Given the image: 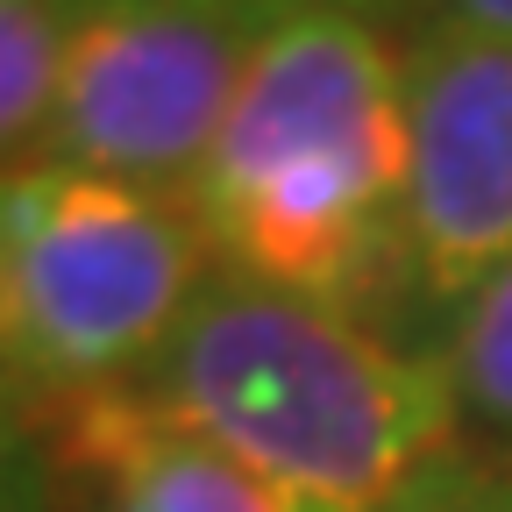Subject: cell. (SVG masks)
Returning <instances> with one entry per match:
<instances>
[{
    "label": "cell",
    "mask_w": 512,
    "mask_h": 512,
    "mask_svg": "<svg viewBox=\"0 0 512 512\" xmlns=\"http://www.w3.org/2000/svg\"><path fill=\"white\" fill-rule=\"evenodd\" d=\"M0 249L15 299V377L43 406L136 384L221 271L185 192L72 164L0 171Z\"/></svg>",
    "instance_id": "obj_3"
},
{
    "label": "cell",
    "mask_w": 512,
    "mask_h": 512,
    "mask_svg": "<svg viewBox=\"0 0 512 512\" xmlns=\"http://www.w3.org/2000/svg\"><path fill=\"white\" fill-rule=\"evenodd\" d=\"M221 8H235L249 22H285V15H370V22H384V15L413 8V0H221Z\"/></svg>",
    "instance_id": "obj_12"
},
{
    "label": "cell",
    "mask_w": 512,
    "mask_h": 512,
    "mask_svg": "<svg viewBox=\"0 0 512 512\" xmlns=\"http://www.w3.org/2000/svg\"><path fill=\"white\" fill-rule=\"evenodd\" d=\"M72 15L79 0H0V171H15L29 150L43 157Z\"/></svg>",
    "instance_id": "obj_7"
},
{
    "label": "cell",
    "mask_w": 512,
    "mask_h": 512,
    "mask_svg": "<svg viewBox=\"0 0 512 512\" xmlns=\"http://www.w3.org/2000/svg\"><path fill=\"white\" fill-rule=\"evenodd\" d=\"M377 512H512V463H477V456H441L420 470L399 498H384Z\"/></svg>",
    "instance_id": "obj_10"
},
{
    "label": "cell",
    "mask_w": 512,
    "mask_h": 512,
    "mask_svg": "<svg viewBox=\"0 0 512 512\" xmlns=\"http://www.w3.org/2000/svg\"><path fill=\"white\" fill-rule=\"evenodd\" d=\"M64 463L36 392L0 377V512H57Z\"/></svg>",
    "instance_id": "obj_9"
},
{
    "label": "cell",
    "mask_w": 512,
    "mask_h": 512,
    "mask_svg": "<svg viewBox=\"0 0 512 512\" xmlns=\"http://www.w3.org/2000/svg\"><path fill=\"white\" fill-rule=\"evenodd\" d=\"M0 377L22 384V377H15V299H8V249H0Z\"/></svg>",
    "instance_id": "obj_13"
},
{
    "label": "cell",
    "mask_w": 512,
    "mask_h": 512,
    "mask_svg": "<svg viewBox=\"0 0 512 512\" xmlns=\"http://www.w3.org/2000/svg\"><path fill=\"white\" fill-rule=\"evenodd\" d=\"M448 384H456L463 420H477L512 456V264L448 320Z\"/></svg>",
    "instance_id": "obj_8"
},
{
    "label": "cell",
    "mask_w": 512,
    "mask_h": 512,
    "mask_svg": "<svg viewBox=\"0 0 512 512\" xmlns=\"http://www.w3.org/2000/svg\"><path fill=\"white\" fill-rule=\"evenodd\" d=\"M64 477H86L107 512H320L235 463L207 434L157 413L136 384L43 406Z\"/></svg>",
    "instance_id": "obj_6"
},
{
    "label": "cell",
    "mask_w": 512,
    "mask_h": 512,
    "mask_svg": "<svg viewBox=\"0 0 512 512\" xmlns=\"http://www.w3.org/2000/svg\"><path fill=\"white\" fill-rule=\"evenodd\" d=\"M427 29H463V36H498L512 43V0H413Z\"/></svg>",
    "instance_id": "obj_11"
},
{
    "label": "cell",
    "mask_w": 512,
    "mask_h": 512,
    "mask_svg": "<svg viewBox=\"0 0 512 512\" xmlns=\"http://www.w3.org/2000/svg\"><path fill=\"white\" fill-rule=\"evenodd\" d=\"M256 36L221 0H79L43 164L192 192Z\"/></svg>",
    "instance_id": "obj_4"
},
{
    "label": "cell",
    "mask_w": 512,
    "mask_h": 512,
    "mask_svg": "<svg viewBox=\"0 0 512 512\" xmlns=\"http://www.w3.org/2000/svg\"><path fill=\"white\" fill-rule=\"evenodd\" d=\"M228 271L342 306H406V50L370 15L264 22L192 178Z\"/></svg>",
    "instance_id": "obj_1"
},
{
    "label": "cell",
    "mask_w": 512,
    "mask_h": 512,
    "mask_svg": "<svg viewBox=\"0 0 512 512\" xmlns=\"http://www.w3.org/2000/svg\"><path fill=\"white\" fill-rule=\"evenodd\" d=\"M136 392L320 512H377L456 456L448 363L370 320L214 271Z\"/></svg>",
    "instance_id": "obj_2"
},
{
    "label": "cell",
    "mask_w": 512,
    "mask_h": 512,
    "mask_svg": "<svg viewBox=\"0 0 512 512\" xmlns=\"http://www.w3.org/2000/svg\"><path fill=\"white\" fill-rule=\"evenodd\" d=\"M512 264V43L420 29L406 50V313L448 328Z\"/></svg>",
    "instance_id": "obj_5"
}]
</instances>
